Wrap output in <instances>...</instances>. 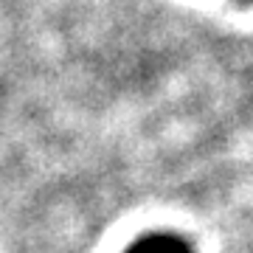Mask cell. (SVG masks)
<instances>
[{"label":"cell","mask_w":253,"mask_h":253,"mask_svg":"<svg viewBox=\"0 0 253 253\" xmlns=\"http://www.w3.org/2000/svg\"><path fill=\"white\" fill-rule=\"evenodd\" d=\"M124 253H194V245L174 231H152L138 236Z\"/></svg>","instance_id":"cell-1"}]
</instances>
